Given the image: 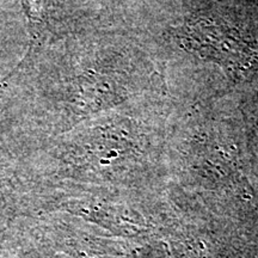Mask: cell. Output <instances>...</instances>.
I'll list each match as a JSON object with an SVG mask.
<instances>
[{"mask_svg": "<svg viewBox=\"0 0 258 258\" xmlns=\"http://www.w3.org/2000/svg\"><path fill=\"white\" fill-rule=\"evenodd\" d=\"M27 17L30 47L27 54L37 53L48 41V10L47 0H21Z\"/></svg>", "mask_w": 258, "mask_h": 258, "instance_id": "obj_3", "label": "cell"}, {"mask_svg": "<svg viewBox=\"0 0 258 258\" xmlns=\"http://www.w3.org/2000/svg\"><path fill=\"white\" fill-rule=\"evenodd\" d=\"M66 74L55 95L60 125L66 132L137 98L154 84V73L134 49L106 46ZM64 132V133H66Z\"/></svg>", "mask_w": 258, "mask_h": 258, "instance_id": "obj_1", "label": "cell"}, {"mask_svg": "<svg viewBox=\"0 0 258 258\" xmlns=\"http://www.w3.org/2000/svg\"><path fill=\"white\" fill-rule=\"evenodd\" d=\"M173 38L183 50L217 64L231 79L243 77L253 62L249 42L220 15L201 14L186 19L173 30Z\"/></svg>", "mask_w": 258, "mask_h": 258, "instance_id": "obj_2", "label": "cell"}]
</instances>
